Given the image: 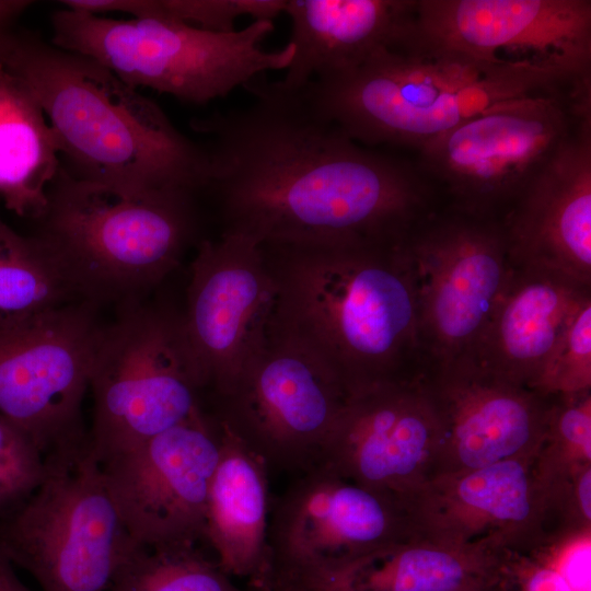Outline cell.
<instances>
[{
  "label": "cell",
  "mask_w": 591,
  "mask_h": 591,
  "mask_svg": "<svg viewBox=\"0 0 591 591\" xmlns=\"http://www.w3.org/2000/svg\"><path fill=\"white\" fill-rule=\"evenodd\" d=\"M522 561L528 568L524 575L515 565L514 567L524 576L522 584L523 591H573L567 579L553 566L541 563H533L529 557H522Z\"/></svg>",
  "instance_id": "cell-33"
},
{
  "label": "cell",
  "mask_w": 591,
  "mask_h": 591,
  "mask_svg": "<svg viewBox=\"0 0 591 591\" xmlns=\"http://www.w3.org/2000/svg\"><path fill=\"white\" fill-rule=\"evenodd\" d=\"M0 591H31L15 573L13 564L0 549Z\"/></svg>",
  "instance_id": "cell-35"
},
{
  "label": "cell",
  "mask_w": 591,
  "mask_h": 591,
  "mask_svg": "<svg viewBox=\"0 0 591 591\" xmlns=\"http://www.w3.org/2000/svg\"><path fill=\"white\" fill-rule=\"evenodd\" d=\"M220 451L218 419L202 409L99 463L130 537L146 547L206 541L209 486Z\"/></svg>",
  "instance_id": "cell-16"
},
{
  "label": "cell",
  "mask_w": 591,
  "mask_h": 591,
  "mask_svg": "<svg viewBox=\"0 0 591 591\" xmlns=\"http://www.w3.org/2000/svg\"><path fill=\"white\" fill-rule=\"evenodd\" d=\"M437 442V420L417 379L389 382L349 397L320 464L409 509L431 480Z\"/></svg>",
  "instance_id": "cell-19"
},
{
  "label": "cell",
  "mask_w": 591,
  "mask_h": 591,
  "mask_svg": "<svg viewBox=\"0 0 591 591\" xmlns=\"http://www.w3.org/2000/svg\"><path fill=\"white\" fill-rule=\"evenodd\" d=\"M164 19L217 33L235 31L242 15L271 21L285 12L287 0H161Z\"/></svg>",
  "instance_id": "cell-31"
},
{
  "label": "cell",
  "mask_w": 591,
  "mask_h": 591,
  "mask_svg": "<svg viewBox=\"0 0 591 591\" xmlns=\"http://www.w3.org/2000/svg\"><path fill=\"white\" fill-rule=\"evenodd\" d=\"M416 379L438 426L431 480L538 452L551 396L471 359L427 368Z\"/></svg>",
  "instance_id": "cell-18"
},
{
  "label": "cell",
  "mask_w": 591,
  "mask_h": 591,
  "mask_svg": "<svg viewBox=\"0 0 591 591\" xmlns=\"http://www.w3.org/2000/svg\"><path fill=\"white\" fill-rule=\"evenodd\" d=\"M560 86L449 49L414 15L357 66L300 91L360 144L419 149L497 103Z\"/></svg>",
  "instance_id": "cell-4"
},
{
  "label": "cell",
  "mask_w": 591,
  "mask_h": 591,
  "mask_svg": "<svg viewBox=\"0 0 591 591\" xmlns=\"http://www.w3.org/2000/svg\"><path fill=\"white\" fill-rule=\"evenodd\" d=\"M192 195H127L60 166L36 234L57 254L82 300L130 303L178 265L193 232Z\"/></svg>",
  "instance_id": "cell-5"
},
{
  "label": "cell",
  "mask_w": 591,
  "mask_h": 591,
  "mask_svg": "<svg viewBox=\"0 0 591 591\" xmlns=\"http://www.w3.org/2000/svg\"><path fill=\"white\" fill-rule=\"evenodd\" d=\"M535 391L544 396L591 391V298L570 318Z\"/></svg>",
  "instance_id": "cell-29"
},
{
  "label": "cell",
  "mask_w": 591,
  "mask_h": 591,
  "mask_svg": "<svg viewBox=\"0 0 591 591\" xmlns=\"http://www.w3.org/2000/svg\"><path fill=\"white\" fill-rule=\"evenodd\" d=\"M455 591H507V578L494 584L465 588Z\"/></svg>",
  "instance_id": "cell-36"
},
{
  "label": "cell",
  "mask_w": 591,
  "mask_h": 591,
  "mask_svg": "<svg viewBox=\"0 0 591 591\" xmlns=\"http://www.w3.org/2000/svg\"><path fill=\"white\" fill-rule=\"evenodd\" d=\"M60 166L58 138L42 105L0 60V199L19 217L39 219Z\"/></svg>",
  "instance_id": "cell-25"
},
{
  "label": "cell",
  "mask_w": 591,
  "mask_h": 591,
  "mask_svg": "<svg viewBox=\"0 0 591 591\" xmlns=\"http://www.w3.org/2000/svg\"><path fill=\"white\" fill-rule=\"evenodd\" d=\"M537 457L543 470L552 474H567L591 464V391L551 395Z\"/></svg>",
  "instance_id": "cell-28"
},
{
  "label": "cell",
  "mask_w": 591,
  "mask_h": 591,
  "mask_svg": "<svg viewBox=\"0 0 591 591\" xmlns=\"http://www.w3.org/2000/svg\"><path fill=\"white\" fill-rule=\"evenodd\" d=\"M513 560L417 533L321 580L311 591H455L505 580Z\"/></svg>",
  "instance_id": "cell-24"
},
{
  "label": "cell",
  "mask_w": 591,
  "mask_h": 591,
  "mask_svg": "<svg viewBox=\"0 0 591 591\" xmlns=\"http://www.w3.org/2000/svg\"><path fill=\"white\" fill-rule=\"evenodd\" d=\"M135 544L88 440L47 456L42 484L0 520V549L43 591H109Z\"/></svg>",
  "instance_id": "cell-7"
},
{
  "label": "cell",
  "mask_w": 591,
  "mask_h": 591,
  "mask_svg": "<svg viewBox=\"0 0 591 591\" xmlns=\"http://www.w3.org/2000/svg\"><path fill=\"white\" fill-rule=\"evenodd\" d=\"M82 301L54 250L24 235L0 215V336Z\"/></svg>",
  "instance_id": "cell-26"
},
{
  "label": "cell",
  "mask_w": 591,
  "mask_h": 591,
  "mask_svg": "<svg viewBox=\"0 0 591 591\" xmlns=\"http://www.w3.org/2000/svg\"><path fill=\"white\" fill-rule=\"evenodd\" d=\"M50 25L54 45L96 60L136 89L195 105L287 69L294 54L291 43L276 50L260 46L274 31L267 20L217 33L171 19H114L63 8Z\"/></svg>",
  "instance_id": "cell-6"
},
{
  "label": "cell",
  "mask_w": 591,
  "mask_h": 591,
  "mask_svg": "<svg viewBox=\"0 0 591 591\" xmlns=\"http://www.w3.org/2000/svg\"><path fill=\"white\" fill-rule=\"evenodd\" d=\"M537 453L427 483L409 502L418 533L510 557L555 549L551 484Z\"/></svg>",
  "instance_id": "cell-17"
},
{
  "label": "cell",
  "mask_w": 591,
  "mask_h": 591,
  "mask_svg": "<svg viewBox=\"0 0 591 591\" xmlns=\"http://www.w3.org/2000/svg\"><path fill=\"white\" fill-rule=\"evenodd\" d=\"M415 280L424 370L470 359L511 269L501 224L455 210L404 240Z\"/></svg>",
  "instance_id": "cell-10"
},
{
  "label": "cell",
  "mask_w": 591,
  "mask_h": 591,
  "mask_svg": "<svg viewBox=\"0 0 591 591\" xmlns=\"http://www.w3.org/2000/svg\"><path fill=\"white\" fill-rule=\"evenodd\" d=\"M202 389L181 315L126 303L102 326L90 380V451L102 463L201 410Z\"/></svg>",
  "instance_id": "cell-8"
},
{
  "label": "cell",
  "mask_w": 591,
  "mask_h": 591,
  "mask_svg": "<svg viewBox=\"0 0 591 591\" xmlns=\"http://www.w3.org/2000/svg\"><path fill=\"white\" fill-rule=\"evenodd\" d=\"M500 224L512 265L591 286V117L534 173Z\"/></svg>",
  "instance_id": "cell-20"
},
{
  "label": "cell",
  "mask_w": 591,
  "mask_h": 591,
  "mask_svg": "<svg viewBox=\"0 0 591 591\" xmlns=\"http://www.w3.org/2000/svg\"><path fill=\"white\" fill-rule=\"evenodd\" d=\"M183 329L204 387L228 395L266 341L278 283L263 244L223 232L192 263Z\"/></svg>",
  "instance_id": "cell-15"
},
{
  "label": "cell",
  "mask_w": 591,
  "mask_h": 591,
  "mask_svg": "<svg viewBox=\"0 0 591 591\" xmlns=\"http://www.w3.org/2000/svg\"><path fill=\"white\" fill-rule=\"evenodd\" d=\"M588 298L589 286L544 268L511 264L470 359L497 376L535 391L559 337Z\"/></svg>",
  "instance_id": "cell-21"
},
{
  "label": "cell",
  "mask_w": 591,
  "mask_h": 591,
  "mask_svg": "<svg viewBox=\"0 0 591 591\" xmlns=\"http://www.w3.org/2000/svg\"><path fill=\"white\" fill-rule=\"evenodd\" d=\"M217 419L220 451L208 493L206 541L224 572L247 578L256 591H265L269 580V467Z\"/></svg>",
  "instance_id": "cell-22"
},
{
  "label": "cell",
  "mask_w": 591,
  "mask_h": 591,
  "mask_svg": "<svg viewBox=\"0 0 591 591\" xmlns=\"http://www.w3.org/2000/svg\"><path fill=\"white\" fill-rule=\"evenodd\" d=\"M350 394L304 346L271 324L218 416L268 467L318 465Z\"/></svg>",
  "instance_id": "cell-12"
},
{
  "label": "cell",
  "mask_w": 591,
  "mask_h": 591,
  "mask_svg": "<svg viewBox=\"0 0 591 591\" xmlns=\"http://www.w3.org/2000/svg\"><path fill=\"white\" fill-rule=\"evenodd\" d=\"M34 3L31 0H0V49L15 31V24Z\"/></svg>",
  "instance_id": "cell-34"
},
{
  "label": "cell",
  "mask_w": 591,
  "mask_h": 591,
  "mask_svg": "<svg viewBox=\"0 0 591 591\" xmlns=\"http://www.w3.org/2000/svg\"><path fill=\"white\" fill-rule=\"evenodd\" d=\"M46 472L47 457L33 439L0 415V520L31 497Z\"/></svg>",
  "instance_id": "cell-30"
},
{
  "label": "cell",
  "mask_w": 591,
  "mask_h": 591,
  "mask_svg": "<svg viewBox=\"0 0 591 591\" xmlns=\"http://www.w3.org/2000/svg\"><path fill=\"white\" fill-rule=\"evenodd\" d=\"M63 8L105 16L107 13L130 15L129 19H162L161 0H62Z\"/></svg>",
  "instance_id": "cell-32"
},
{
  "label": "cell",
  "mask_w": 591,
  "mask_h": 591,
  "mask_svg": "<svg viewBox=\"0 0 591 591\" xmlns=\"http://www.w3.org/2000/svg\"><path fill=\"white\" fill-rule=\"evenodd\" d=\"M0 60L37 97L72 177L127 195L205 188V149L102 63L16 30Z\"/></svg>",
  "instance_id": "cell-3"
},
{
  "label": "cell",
  "mask_w": 591,
  "mask_h": 591,
  "mask_svg": "<svg viewBox=\"0 0 591 591\" xmlns=\"http://www.w3.org/2000/svg\"><path fill=\"white\" fill-rule=\"evenodd\" d=\"M266 591H309L305 588L290 582H275Z\"/></svg>",
  "instance_id": "cell-37"
},
{
  "label": "cell",
  "mask_w": 591,
  "mask_h": 591,
  "mask_svg": "<svg viewBox=\"0 0 591 591\" xmlns=\"http://www.w3.org/2000/svg\"><path fill=\"white\" fill-rule=\"evenodd\" d=\"M77 301L0 336V415L47 456L86 441L81 406L102 326Z\"/></svg>",
  "instance_id": "cell-14"
},
{
  "label": "cell",
  "mask_w": 591,
  "mask_h": 591,
  "mask_svg": "<svg viewBox=\"0 0 591 591\" xmlns=\"http://www.w3.org/2000/svg\"><path fill=\"white\" fill-rule=\"evenodd\" d=\"M254 102L196 120L205 188L223 232L260 244L398 243L429 216L430 187L407 162L369 149L303 93L257 77Z\"/></svg>",
  "instance_id": "cell-1"
},
{
  "label": "cell",
  "mask_w": 591,
  "mask_h": 591,
  "mask_svg": "<svg viewBox=\"0 0 591 591\" xmlns=\"http://www.w3.org/2000/svg\"><path fill=\"white\" fill-rule=\"evenodd\" d=\"M415 20L479 63L558 85L591 79L589 0H417Z\"/></svg>",
  "instance_id": "cell-13"
},
{
  "label": "cell",
  "mask_w": 591,
  "mask_h": 591,
  "mask_svg": "<svg viewBox=\"0 0 591 591\" xmlns=\"http://www.w3.org/2000/svg\"><path fill=\"white\" fill-rule=\"evenodd\" d=\"M403 242L263 244L278 283L271 325L320 359L350 396L424 369Z\"/></svg>",
  "instance_id": "cell-2"
},
{
  "label": "cell",
  "mask_w": 591,
  "mask_h": 591,
  "mask_svg": "<svg viewBox=\"0 0 591 591\" xmlns=\"http://www.w3.org/2000/svg\"><path fill=\"white\" fill-rule=\"evenodd\" d=\"M417 533L408 507L318 464L274 506L266 590L275 582L310 588Z\"/></svg>",
  "instance_id": "cell-11"
},
{
  "label": "cell",
  "mask_w": 591,
  "mask_h": 591,
  "mask_svg": "<svg viewBox=\"0 0 591 591\" xmlns=\"http://www.w3.org/2000/svg\"><path fill=\"white\" fill-rule=\"evenodd\" d=\"M109 591H256L236 586L217 560L197 546L146 547L135 544Z\"/></svg>",
  "instance_id": "cell-27"
},
{
  "label": "cell",
  "mask_w": 591,
  "mask_h": 591,
  "mask_svg": "<svg viewBox=\"0 0 591 591\" xmlns=\"http://www.w3.org/2000/svg\"><path fill=\"white\" fill-rule=\"evenodd\" d=\"M589 117L591 79L497 103L418 150L456 211L496 219Z\"/></svg>",
  "instance_id": "cell-9"
},
{
  "label": "cell",
  "mask_w": 591,
  "mask_h": 591,
  "mask_svg": "<svg viewBox=\"0 0 591 591\" xmlns=\"http://www.w3.org/2000/svg\"><path fill=\"white\" fill-rule=\"evenodd\" d=\"M417 0H287L294 54L277 83L298 91L348 70L391 39L415 15Z\"/></svg>",
  "instance_id": "cell-23"
}]
</instances>
